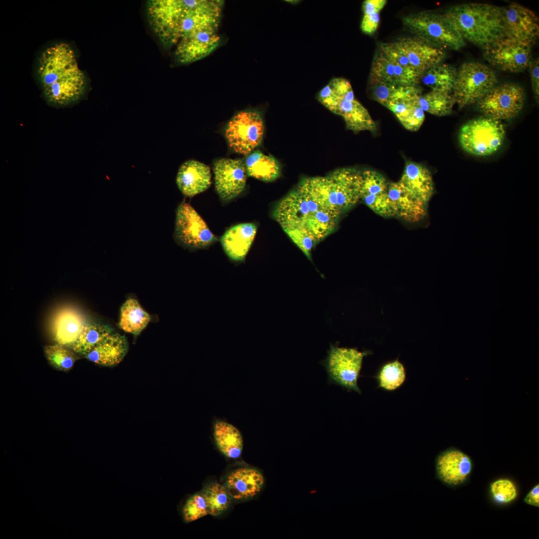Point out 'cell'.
<instances>
[{"instance_id": "60d3db41", "label": "cell", "mask_w": 539, "mask_h": 539, "mask_svg": "<svg viewBox=\"0 0 539 539\" xmlns=\"http://www.w3.org/2000/svg\"><path fill=\"white\" fill-rule=\"evenodd\" d=\"M208 514L206 503L201 493L191 496L183 509V519L187 523L197 520Z\"/></svg>"}, {"instance_id": "ac0fdd59", "label": "cell", "mask_w": 539, "mask_h": 539, "mask_svg": "<svg viewBox=\"0 0 539 539\" xmlns=\"http://www.w3.org/2000/svg\"><path fill=\"white\" fill-rule=\"evenodd\" d=\"M360 199L372 211L385 218L395 216L388 195L389 183L380 173L367 170L361 172Z\"/></svg>"}, {"instance_id": "f546056e", "label": "cell", "mask_w": 539, "mask_h": 539, "mask_svg": "<svg viewBox=\"0 0 539 539\" xmlns=\"http://www.w3.org/2000/svg\"><path fill=\"white\" fill-rule=\"evenodd\" d=\"M248 175L264 182H271L280 174V166L271 155H267L260 151L250 154L245 162Z\"/></svg>"}, {"instance_id": "d6986e66", "label": "cell", "mask_w": 539, "mask_h": 539, "mask_svg": "<svg viewBox=\"0 0 539 539\" xmlns=\"http://www.w3.org/2000/svg\"><path fill=\"white\" fill-rule=\"evenodd\" d=\"M407 58L411 66L422 75L432 67L442 63L445 49L417 36L404 37L394 42Z\"/></svg>"}, {"instance_id": "484cf974", "label": "cell", "mask_w": 539, "mask_h": 539, "mask_svg": "<svg viewBox=\"0 0 539 539\" xmlns=\"http://www.w3.org/2000/svg\"><path fill=\"white\" fill-rule=\"evenodd\" d=\"M257 226L253 223L237 225L229 229L220 241L229 258L236 263L243 262L253 242Z\"/></svg>"}, {"instance_id": "4dcf8cb0", "label": "cell", "mask_w": 539, "mask_h": 539, "mask_svg": "<svg viewBox=\"0 0 539 539\" xmlns=\"http://www.w3.org/2000/svg\"><path fill=\"white\" fill-rule=\"evenodd\" d=\"M457 75V70L448 64L440 63L425 72L420 82L431 90L451 93Z\"/></svg>"}, {"instance_id": "8d00e7d4", "label": "cell", "mask_w": 539, "mask_h": 539, "mask_svg": "<svg viewBox=\"0 0 539 539\" xmlns=\"http://www.w3.org/2000/svg\"><path fill=\"white\" fill-rule=\"evenodd\" d=\"M43 350L49 364L60 371L66 372L71 369L77 359L73 352L59 344L46 345Z\"/></svg>"}, {"instance_id": "ab89813d", "label": "cell", "mask_w": 539, "mask_h": 539, "mask_svg": "<svg viewBox=\"0 0 539 539\" xmlns=\"http://www.w3.org/2000/svg\"><path fill=\"white\" fill-rule=\"evenodd\" d=\"M490 492L494 500L501 504H508L517 497V489L514 483L507 479H501L493 482Z\"/></svg>"}, {"instance_id": "7c38bea8", "label": "cell", "mask_w": 539, "mask_h": 539, "mask_svg": "<svg viewBox=\"0 0 539 539\" xmlns=\"http://www.w3.org/2000/svg\"><path fill=\"white\" fill-rule=\"evenodd\" d=\"M525 102L524 89L515 83L496 85L477 103L478 110L486 117L501 121L516 117Z\"/></svg>"}, {"instance_id": "4fadbf2b", "label": "cell", "mask_w": 539, "mask_h": 539, "mask_svg": "<svg viewBox=\"0 0 539 539\" xmlns=\"http://www.w3.org/2000/svg\"><path fill=\"white\" fill-rule=\"evenodd\" d=\"M174 237L180 245L190 250L205 248L217 241L201 217L185 202L176 211Z\"/></svg>"}, {"instance_id": "ffe728a7", "label": "cell", "mask_w": 539, "mask_h": 539, "mask_svg": "<svg viewBox=\"0 0 539 539\" xmlns=\"http://www.w3.org/2000/svg\"><path fill=\"white\" fill-rule=\"evenodd\" d=\"M472 463L462 451L454 448L441 453L436 460L437 478L449 486H457L466 482L471 474Z\"/></svg>"}, {"instance_id": "f1b7e54d", "label": "cell", "mask_w": 539, "mask_h": 539, "mask_svg": "<svg viewBox=\"0 0 539 539\" xmlns=\"http://www.w3.org/2000/svg\"><path fill=\"white\" fill-rule=\"evenodd\" d=\"M84 324L77 311L70 308L62 309L53 321L52 333L54 340L60 345L71 347Z\"/></svg>"}, {"instance_id": "9c48e42d", "label": "cell", "mask_w": 539, "mask_h": 539, "mask_svg": "<svg viewBox=\"0 0 539 539\" xmlns=\"http://www.w3.org/2000/svg\"><path fill=\"white\" fill-rule=\"evenodd\" d=\"M505 130L501 121L481 117L469 121L461 128L459 140L462 148L476 156H487L496 152L501 146Z\"/></svg>"}, {"instance_id": "f35d334b", "label": "cell", "mask_w": 539, "mask_h": 539, "mask_svg": "<svg viewBox=\"0 0 539 539\" xmlns=\"http://www.w3.org/2000/svg\"><path fill=\"white\" fill-rule=\"evenodd\" d=\"M284 232L310 261L313 247L318 243L306 229L292 227L284 228Z\"/></svg>"}, {"instance_id": "83f0119b", "label": "cell", "mask_w": 539, "mask_h": 539, "mask_svg": "<svg viewBox=\"0 0 539 539\" xmlns=\"http://www.w3.org/2000/svg\"><path fill=\"white\" fill-rule=\"evenodd\" d=\"M213 436L219 450L226 457L236 459L242 453L243 438L240 430L224 419L214 416L212 420Z\"/></svg>"}, {"instance_id": "8992f818", "label": "cell", "mask_w": 539, "mask_h": 539, "mask_svg": "<svg viewBox=\"0 0 539 539\" xmlns=\"http://www.w3.org/2000/svg\"><path fill=\"white\" fill-rule=\"evenodd\" d=\"M319 102L344 120L354 132L372 131L376 125L368 111L357 100L350 82L341 77L332 79L318 93Z\"/></svg>"}, {"instance_id": "9a60e30c", "label": "cell", "mask_w": 539, "mask_h": 539, "mask_svg": "<svg viewBox=\"0 0 539 539\" xmlns=\"http://www.w3.org/2000/svg\"><path fill=\"white\" fill-rule=\"evenodd\" d=\"M505 37L533 45L539 36V19L536 13L517 3L500 7Z\"/></svg>"}, {"instance_id": "3957f363", "label": "cell", "mask_w": 539, "mask_h": 539, "mask_svg": "<svg viewBox=\"0 0 539 539\" xmlns=\"http://www.w3.org/2000/svg\"><path fill=\"white\" fill-rule=\"evenodd\" d=\"M340 215L317 203L299 185L276 204L273 213L282 229L305 228L317 243L335 230Z\"/></svg>"}, {"instance_id": "7402d4cb", "label": "cell", "mask_w": 539, "mask_h": 539, "mask_svg": "<svg viewBox=\"0 0 539 539\" xmlns=\"http://www.w3.org/2000/svg\"><path fill=\"white\" fill-rule=\"evenodd\" d=\"M128 349L125 337L113 330L101 338L84 357L99 365L113 366L122 360Z\"/></svg>"}, {"instance_id": "7bdbcfd3", "label": "cell", "mask_w": 539, "mask_h": 539, "mask_svg": "<svg viewBox=\"0 0 539 539\" xmlns=\"http://www.w3.org/2000/svg\"><path fill=\"white\" fill-rule=\"evenodd\" d=\"M370 86L373 99L385 106L397 85L380 82L371 84Z\"/></svg>"}, {"instance_id": "b9f144b4", "label": "cell", "mask_w": 539, "mask_h": 539, "mask_svg": "<svg viewBox=\"0 0 539 539\" xmlns=\"http://www.w3.org/2000/svg\"><path fill=\"white\" fill-rule=\"evenodd\" d=\"M378 50L392 62L403 67L415 70L411 66L406 56L398 48L394 42L381 43Z\"/></svg>"}, {"instance_id": "2e32d148", "label": "cell", "mask_w": 539, "mask_h": 539, "mask_svg": "<svg viewBox=\"0 0 539 539\" xmlns=\"http://www.w3.org/2000/svg\"><path fill=\"white\" fill-rule=\"evenodd\" d=\"M422 90L418 85L397 86L386 106L407 130H418L425 120L419 104Z\"/></svg>"}, {"instance_id": "d590c367", "label": "cell", "mask_w": 539, "mask_h": 539, "mask_svg": "<svg viewBox=\"0 0 539 539\" xmlns=\"http://www.w3.org/2000/svg\"><path fill=\"white\" fill-rule=\"evenodd\" d=\"M377 379L379 387L393 391L400 387L406 379V372L403 365L398 360L388 362L379 370Z\"/></svg>"}, {"instance_id": "ba28073f", "label": "cell", "mask_w": 539, "mask_h": 539, "mask_svg": "<svg viewBox=\"0 0 539 539\" xmlns=\"http://www.w3.org/2000/svg\"><path fill=\"white\" fill-rule=\"evenodd\" d=\"M498 82L494 71L477 62L463 63L457 70L453 96L460 109L477 103Z\"/></svg>"}, {"instance_id": "e575fe53", "label": "cell", "mask_w": 539, "mask_h": 539, "mask_svg": "<svg viewBox=\"0 0 539 539\" xmlns=\"http://www.w3.org/2000/svg\"><path fill=\"white\" fill-rule=\"evenodd\" d=\"M209 514L217 516L223 513L229 507L230 495L227 489L218 483L206 486L201 492Z\"/></svg>"}, {"instance_id": "d6a6232c", "label": "cell", "mask_w": 539, "mask_h": 539, "mask_svg": "<svg viewBox=\"0 0 539 539\" xmlns=\"http://www.w3.org/2000/svg\"><path fill=\"white\" fill-rule=\"evenodd\" d=\"M113 330L111 327L103 324H84L71 347L74 352L84 356L101 338Z\"/></svg>"}, {"instance_id": "e0dca14e", "label": "cell", "mask_w": 539, "mask_h": 539, "mask_svg": "<svg viewBox=\"0 0 539 539\" xmlns=\"http://www.w3.org/2000/svg\"><path fill=\"white\" fill-rule=\"evenodd\" d=\"M215 187L220 197L230 200L237 197L245 188L247 171L240 159L223 158L214 165Z\"/></svg>"}, {"instance_id": "30bf717a", "label": "cell", "mask_w": 539, "mask_h": 539, "mask_svg": "<svg viewBox=\"0 0 539 539\" xmlns=\"http://www.w3.org/2000/svg\"><path fill=\"white\" fill-rule=\"evenodd\" d=\"M368 353L359 351L355 348L330 345L327 356L322 363L328 384L339 385L348 391H354L360 394L361 391L357 381L363 357Z\"/></svg>"}, {"instance_id": "f6af8a7d", "label": "cell", "mask_w": 539, "mask_h": 539, "mask_svg": "<svg viewBox=\"0 0 539 539\" xmlns=\"http://www.w3.org/2000/svg\"><path fill=\"white\" fill-rule=\"evenodd\" d=\"M524 501L527 504L539 507V485H536L527 495Z\"/></svg>"}, {"instance_id": "ee69618b", "label": "cell", "mask_w": 539, "mask_h": 539, "mask_svg": "<svg viewBox=\"0 0 539 539\" xmlns=\"http://www.w3.org/2000/svg\"><path fill=\"white\" fill-rule=\"evenodd\" d=\"M532 87L535 98L539 102V58L532 59L528 66Z\"/></svg>"}, {"instance_id": "44dd1931", "label": "cell", "mask_w": 539, "mask_h": 539, "mask_svg": "<svg viewBox=\"0 0 539 539\" xmlns=\"http://www.w3.org/2000/svg\"><path fill=\"white\" fill-rule=\"evenodd\" d=\"M422 76L415 70L392 62L378 50L372 60L369 83L382 82L397 86L418 85Z\"/></svg>"}, {"instance_id": "5b68a950", "label": "cell", "mask_w": 539, "mask_h": 539, "mask_svg": "<svg viewBox=\"0 0 539 539\" xmlns=\"http://www.w3.org/2000/svg\"><path fill=\"white\" fill-rule=\"evenodd\" d=\"M361 172L342 168L326 176L304 179L299 185L318 204L341 215L360 200Z\"/></svg>"}, {"instance_id": "52a82bcc", "label": "cell", "mask_w": 539, "mask_h": 539, "mask_svg": "<svg viewBox=\"0 0 539 539\" xmlns=\"http://www.w3.org/2000/svg\"><path fill=\"white\" fill-rule=\"evenodd\" d=\"M403 23L414 36L444 49L459 50L465 46V40L443 14L423 11L405 16Z\"/></svg>"}, {"instance_id": "277c9868", "label": "cell", "mask_w": 539, "mask_h": 539, "mask_svg": "<svg viewBox=\"0 0 539 539\" xmlns=\"http://www.w3.org/2000/svg\"><path fill=\"white\" fill-rule=\"evenodd\" d=\"M443 14L465 41L482 49L505 37L499 6L463 3L451 7Z\"/></svg>"}, {"instance_id": "836d02e7", "label": "cell", "mask_w": 539, "mask_h": 539, "mask_svg": "<svg viewBox=\"0 0 539 539\" xmlns=\"http://www.w3.org/2000/svg\"><path fill=\"white\" fill-rule=\"evenodd\" d=\"M456 103L449 93L431 90L419 97V104L424 112L438 116L449 115Z\"/></svg>"}, {"instance_id": "603a6c76", "label": "cell", "mask_w": 539, "mask_h": 539, "mask_svg": "<svg viewBox=\"0 0 539 539\" xmlns=\"http://www.w3.org/2000/svg\"><path fill=\"white\" fill-rule=\"evenodd\" d=\"M176 183L184 195L192 197L205 191L210 186V169L207 165L196 160L186 161L178 170Z\"/></svg>"}, {"instance_id": "5bb4252c", "label": "cell", "mask_w": 539, "mask_h": 539, "mask_svg": "<svg viewBox=\"0 0 539 539\" xmlns=\"http://www.w3.org/2000/svg\"><path fill=\"white\" fill-rule=\"evenodd\" d=\"M532 45L505 37L483 49L485 59L505 71L517 73L528 68Z\"/></svg>"}, {"instance_id": "4316f807", "label": "cell", "mask_w": 539, "mask_h": 539, "mask_svg": "<svg viewBox=\"0 0 539 539\" xmlns=\"http://www.w3.org/2000/svg\"><path fill=\"white\" fill-rule=\"evenodd\" d=\"M416 198L428 204L434 193V183L430 171L423 165L407 162L399 181Z\"/></svg>"}, {"instance_id": "1f68e13d", "label": "cell", "mask_w": 539, "mask_h": 539, "mask_svg": "<svg viewBox=\"0 0 539 539\" xmlns=\"http://www.w3.org/2000/svg\"><path fill=\"white\" fill-rule=\"evenodd\" d=\"M150 320L149 314L135 299L130 298L121 307L119 326L124 331L139 334Z\"/></svg>"}, {"instance_id": "d4e9b609", "label": "cell", "mask_w": 539, "mask_h": 539, "mask_svg": "<svg viewBox=\"0 0 539 539\" xmlns=\"http://www.w3.org/2000/svg\"><path fill=\"white\" fill-rule=\"evenodd\" d=\"M265 479L262 473L254 468H240L228 477L226 489L232 498L245 500L257 496L262 490Z\"/></svg>"}, {"instance_id": "74e56055", "label": "cell", "mask_w": 539, "mask_h": 539, "mask_svg": "<svg viewBox=\"0 0 539 539\" xmlns=\"http://www.w3.org/2000/svg\"><path fill=\"white\" fill-rule=\"evenodd\" d=\"M387 3L386 0H366L362 5L363 17L360 28L365 34L371 35L377 30L380 12Z\"/></svg>"}, {"instance_id": "6da1fadb", "label": "cell", "mask_w": 539, "mask_h": 539, "mask_svg": "<svg viewBox=\"0 0 539 539\" xmlns=\"http://www.w3.org/2000/svg\"><path fill=\"white\" fill-rule=\"evenodd\" d=\"M223 4L219 0H151L147 17L163 46L178 62L188 63L218 46Z\"/></svg>"}, {"instance_id": "cb8c5ba5", "label": "cell", "mask_w": 539, "mask_h": 539, "mask_svg": "<svg viewBox=\"0 0 539 539\" xmlns=\"http://www.w3.org/2000/svg\"><path fill=\"white\" fill-rule=\"evenodd\" d=\"M388 195L395 216L412 223L419 222L425 216L427 204L410 193L399 181L389 183Z\"/></svg>"}, {"instance_id": "8fae6325", "label": "cell", "mask_w": 539, "mask_h": 539, "mask_svg": "<svg viewBox=\"0 0 539 539\" xmlns=\"http://www.w3.org/2000/svg\"><path fill=\"white\" fill-rule=\"evenodd\" d=\"M264 130V121L258 112L242 111L229 122L225 135L234 151L247 155L261 143Z\"/></svg>"}, {"instance_id": "7a4b0ae2", "label": "cell", "mask_w": 539, "mask_h": 539, "mask_svg": "<svg viewBox=\"0 0 539 539\" xmlns=\"http://www.w3.org/2000/svg\"><path fill=\"white\" fill-rule=\"evenodd\" d=\"M38 72L44 96L53 105L76 102L84 92V74L68 44L57 43L45 50L39 59Z\"/></svg>"}]
</instances>
